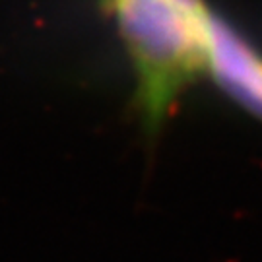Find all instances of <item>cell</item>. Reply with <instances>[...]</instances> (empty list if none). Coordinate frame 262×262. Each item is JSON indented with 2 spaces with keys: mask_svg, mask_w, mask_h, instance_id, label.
I'll return each instance as SVG.
<instances>
[{
  "mask_svg": "<svg viewBox=\"0 0 262 262\" xmlns=\"http://www.w3.org/2000/svg\"><path fill=\"white\" fill-rule=\"evenodd\" d=\"M113 19L134 72L132 105L142 132L158 140L190 85L206 76L204 19L210 0H99Z\"/></svg>",
  "mask_w": 262,
  "mask_h": 262,
  "instance_id": "obj_1",
  "label": "cell"
},
{
  "mask_svg": "<svg viewBox=\"0 0 262 262\" xmlns=\"http://www.w3.org/2000/svg\"><path fill=\"white\" fill-rule=\"evenodd\" d=\"M206 76L241 111L262 122V49L210 6L204 19Z\"/></svg>",
  "mask_w": 262,
  "mask_h": 262,
  "instance_id": "obj_2",
  "label": "cell"
},
{
  "mask_svg": "<svg viewBox=\"0 0 262 262\" xmlns=\"http://www.w3.org/2000/svg\"><path fill=\"white\" fill-rule=\"evenodd\" d=\"M179 4H185V6H198V4H202L204 0H175Z\"/></svg>",
  "mask_w": 262,
  "mask_h": 262,
  "instance_id": "obj_3",
  "label": "cell"
}]
</instances>
